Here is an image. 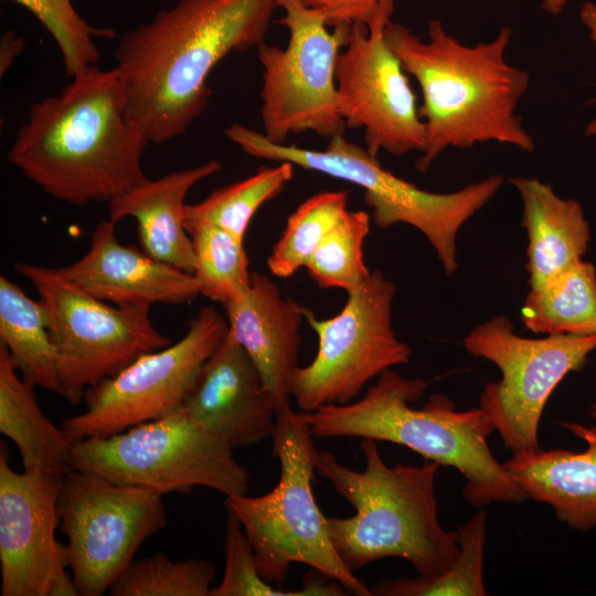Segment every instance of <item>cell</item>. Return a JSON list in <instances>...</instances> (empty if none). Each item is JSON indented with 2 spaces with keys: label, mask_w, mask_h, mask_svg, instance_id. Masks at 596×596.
Returning <instances> with one entry per match:
<instances>
[{
  "label": "cell",
  "mask_w": 596,
  "mask_h": 596,
  "mask_svg": "<svg viewBox=\"0 0 596 596\" xmlns=\"http://www.w3.org/2000/svg\"><path fill=\"white\" fill-rule=\"evenodd\" d=\"M392 14L351 25L336 66L340 114L347 128L363 129L366 151L393 156L427 146L426 126L407 72L384 38Z\"/></svg>",
  "instance_id": "9a60e30c"
},
{
  "label": "cell",
  "mask_w": 596,
  "mask_h": 596,
  "mask_svg": "<svg viewBox=\"0 0 596 596\" xmlns=\"http://www.w3.org/2000/svg\"><path fill=\"white\" fill-rule=\"evenodd\" d=\"M214 567L205 560L166 554L134 561L109 589L114 596H210Z\"/></svg>",
  "instance_id": "4dcf8cb0"
},
{
  "label": "cell",
  "mask_w": 596,
  "mask_h": 596,
  "mask_svg": "<svg viewBox=\"0 0 596 596\" xmlns=\"http://www.w3.org/2000/svg\"><path fill=\"white\" fill-rule=\"evenodd\" d=\"M313 437L301 412H295L291 404L279 408L272 436L273 456L280 465L277 485L260 496L226 497L225 507L240 520L267 583L281 584L291 564L299 563L339 582L351 594L371 596V588L339 557L328 518L315 499L318 451Z\"/></svg>",
  "instance_id": "8992f818"
},
{
  "label": "cell",
  "mask_w": 596,
  "mask_h": 596,
  "mask_svg": "<svg viewBox=\"0 0 596 596\" xmlns=\"http://www.w3.org/2000/svg\"><path fill=\"white\" fill-rule=\"evenodd\" d=\"M31 12L56 43L68 77L97 65L100 57L96 39H113L110 28L91 25L75 9L72 0H8Z\"/></svg>",
  "instance_id": "d6a6232c"
},
{
  "label": "cell",
  "mask_w": 596,
  "mask_h": 596,
  "mask_svg": "<svg viewBox=\"0 0 596 596\" xmlns=\"http://www.w3.org/2000/svg\"><path fill=\"white\" fill-rule=\"evenodd\" d=\"M221 168L219 160H210L155 180L146 178L107 203L109 220L132 217L147 254L193 275L195 256L183 222L185 198L199 181Z\"/></svg>",
  "instance_id": "44dd1931"
},
{
  "label": "cell",
  "mask_w": 596,
  "mask_h": 596,
  "mask_svg": "<svg viewBox=\"0 0 596 596\" xmlns=\"http://www.w3.org/2000/svg\"><path fill=\"white\" fill-rule=\"evenodd\" d=\"M487 512H477L457 529L459 554L443 575L375 582L373 595L380 596H486L483 556L487 535Z\"/></svg>",
  "instance_id": "4316f807"
},
{
  "label": "cell",
  "mask_w": 596,
  "mask_h": 596,
  "mask_svg": "<svg viewBox=\"0 0 596 596\" xmlns=\"http://www.w3.org/2000/svg\"><path fill=\"white\" fill-rule=\"evenodd\" d=\"M347 191H323L305 200L287 219L267 258L269 272L288 278L305 267L348 209Z\"/></svg>",
  "instance_id": "83f0119b"
},
{
  "label": "cell",
  "mask_w": 596,
  "mask_h": 596,
  "mask_svg": "<svg viewBox=\"0 0 596 596\" xmlns=\"http://www.w3.org/2000/svg\"><path fill=\"white\" fill-rule=\"evenodd\" d=\"M14 268L39 295L57 351L60 395L72 405L141 355L171 343L151 322L150 307L110 305L79 289L57 268L24 262Z\"/></svg>",
  "instance_id": "9c48e42d"
},
{
  "label": "cell",
  "mask_w": 596,
  "mask_h": 596,
  "mask_svg": "<svg viewBox=\"0 0 596 596\" xmlns=\"http://www.w3.org/2000/svg\"><path fill=\"white\" fill-rule=\"evenodd\" d=\"M224 538L225 565L220 584L210 596H340L337 581H310L297 590H283L267 583L258 572L255 554L237 517L226 508Z\"/></svg>",
  "instance_id": "1f68e13d"
},
{
  "label": "cell",
  "mask_w": 596,
  "mask_h": 596,
  "mask_svg": "<svg viewBox=\"0 0 596 596\" xmlns=\"http://www.w3.org/2000/svg\"><path fill=\"white\" fill-rule=\"evenodd\" d=\"M116 223L99 222L88 251L58 267L60 274L91 296L120 307L184 304L200 295L192 274L161 262L142 248L120 243Z\"/></svg>",
  "instance_id": "ac0fdd59"
},
{
  "label": "cell",
  "mask_w": 596,
  "mask_h": 596,
  "mask_svg": "<svg viewBox=\"0 0 596 596\" xmlns=\"http://www.w3.org/2000/svg\"><path fill=\"white\" fill-rule=\"evenodd\" d=\"M321 13L329 28L369 25L382 14H392L395 0H301Z\"/></svg>",
  "instance_id": "836d02e7"
},
{
  "label": "cell",
  "mask_w": 596,
  "mask_h": 596,
  "mask_svg": "<svg viewBox=\"0 0 596 596\" xmlns=\"http://www.w3.org/2000/svg\"><path fill=\"white\" fill-rule=\"evenodd\" d=\"M370 232L365 211L348 210L310 256L309 276L323 289L347 292L359 287L371 274L363 259V244Z\"/></svg>",
  "instance_id": "f546056e"
},
{
  "label": "cell",
  "mask_w": 596,
  "mask_h": 596,
  "mask_svg": "<svg viewBox=\"0 0 596 596\" xmlns=\"http://www.w3.org/2000/svg\"><path fill=\"white\" fill-rule=\"evenodd\" d=\"M579 19L588 31L589 38L596 47V3L586 1L579 9ZM585 136H596V116L587 124Z\"/></svg>",
  "instance_id": "d590c367"
},
{
  "label": "cell",
  "mask_w": 596,
  "mask_h": 596,
  "mask_svg": "<svg viewBox=\"0 0 596 596\" xmlns=\"http://www.w3.org/2000/svg\"><path fill=\"white\" fill-rule=\"evenodd\" d=\"M510 183L520 194L522 227L526 231V272L535 288L582 260L590 240L583 207L557 195L536 178L514 177Z\"/></svg>",
  "instance_id": "7402d4cb"
},
{
  "label": "cell",
  "mask_w": 596,
  "mask_h": 596,
  "mask_svg": "<svg viewBox=\"0 0 596 596\" xmlns=\"http://www.w3.org/2000/svg\"><path fill=\"white\" fill-rule=\"evenodd\" d=\"M521 320L540 334L596 336V268L583 259L530 288Z\"/></svg>",
  "instance_id": "d4e9b609"
},
{
  "label": "cell",
  "mask_w": 596,
  "mask_h": 596,
  "mask_svg": "<svg viewBox=\"0 0 596 596\" xmlns=\"http://www.w3.org/2000/svg\"><path fill=\"white\" fill-rule=\"evenodd\" d=\"M225 136L245 153L270 161H287L360 187L380 228L403 223L417 228L435 249L446 274L458 268L456 238L461 226L481 210L502 187L492 174L448 193L419 189L384 169L377 157L344 136L329 139L323 150L274 143L262 132L233 124Z\"/></svg>",
  "instance_id": "52a82bcc"
},
{
  "label": "cell",
  "mask_w": 596,
  "mask_h": 596,
  "mask_svg": "<svg viewBox=\"0 0 596 596\" xmlns=\"http://www.w3.org/2000/svg\"><path fill=\"white\" fill-rule=\"evenodd\" d=\"M24 49V39L12 30L7 31L0 41V74L10 68L12 63Z\"/></svg>",
  "instance_id": "e575fe53"
},
{
  "label": "cell",
  "mask_w": 596,
  "mask_h": 596,
  "mask_svg": "<svg viewBox=\"0 0 596 596\" xmlns=\"http://www.w3.org/2000/svg\"><path fill=\"white\" fill-rule=\"evenodd\" d=\"M223 307L228 331L252 359L277 411L290 404L306 308L257 272L247 289Z\"/></svg>",
  "instance_id": "d6986e66"
},
{
  "label": "cell",
  "mask_w": 596,
  "mask_h": 596,
  "mask_svg": "<svg viewBox=\"0 0 596 596\" xmlns=\"http://www.w3.org/2000/svg\"><path fill=\"white\" fill-rule=\"evenodd\" d=\"M57 513L65 565L82 596L109 592L141 544L167 524L161 494L76 469L62 477Z\"/></svg>",
  "instance_id": "30bf717a"
},
{
  "label": "cell",
  "mask_w": 596,
  "mask_h": 596,
  "mask_svg": "<svg viewBox=\"0 0 596 596\" xmlns=\"http://www.w3.org/2000/svg\"><path fill=\"white\" fill-rule=\"evenodd\" d=\"M294 164L280 161L259 168L254 174L213 191L204 200L187 204L185 228L196 224L219 226L244 240L252 219L267 201L276 198L290 182Z\"/></svg>",
  "instance_id": "484cf974"
},
{
  "label": "cell",
  "mask_w": 596,
  "mask_h": 596,
  "mask_svg": "<svg viewBox=\"0 0 596 596\" xmlns=\"http://www.w3.org/2000/svg\"><path fill=\"white\" fill-rule=\"evenodd\" d=\"M426 386L421 379L404 377L389 369L359 400L301 415L315 437L389 441L456 469L466 481L462 497L472 507L523 503L526 499L522 490L488 446L494 427L481 408L457 411L440 393L433 394L419 408L412 406Z\"/></svg>",
  "instance_id": "277c9868"
},
{
  "label": "cell",
  "mask_w": 596,
  "mask_h": 596,
  "mask_svg": "<svg viewBox=\"0 0 596 596\" xmlns=\"http://www.w3.org/2000/svg\"><path fill=\"white\" fill-rule=\"evenodd\" d=\"M276 2L289 38L285 47L266 43L257 47L263 67L262 134L279 145L306 131L328 139L344 135L336 66L351 26L329 28L323 15L301 0Z\"/></svg>",
  "instance_id": "8fae6325"
},
{
  "label": "cell",
  "mask_w": 596,
  "mask_h": 596,
  "mask_svg": "<svg viewBox=\"0 0 596 596\" xmlns=\"http://www.w3.org/2000/svg\"><path fill=\"white\" fill-rule=\"evenodd\" d=\"M127 103L117 68L92 66L32 105L8 159L56 200L108 203L147 178L141 158L149 141L128 119Z\"/></svg>",
  "instance_id": "7a4b0ae2"
},
{
  "label": "cell",
  "mask_w": 596,
  "mask_h": 596,
  "mask_svg": "<svg viewBox=\"0 0 596 596\" xmlns=\"http://www.w3.org/2000/svg\"><path fill=\"white\" fill-rule=\"evenodd\" d=\"M276 8V0H179L125 32L115 67L128 119L149 142L183 136L209 104L213 68L265 43Z\"/></svg>",
  "instance_id": "6da1fadb"
},
{
  "label": "cell",
  "mask_w": 596,
  "mask_h": 596,
  "mask_svg": "<svg viewBox=\"0 0 596 596\" xmlns=\"http://www.w3.org/2000/svg\"><path fill=\"white\" fill-rule=\"evenodd\" d=\"M227 330V320L215 308H201L179 341L141 355L88 389L85 411L65 418L62 427L75 443L113 435L175 411Z\"/></svg>",
  "instance_id": "5bb4252c"
},
{
  "label": "cell",
  "mask_w": 596,
  "mask_h": 596,
  "mask_svg": "<svg viewBox=\"0 0 596 596\" xmlns=\"http://www.w3.org/2000/svg\"><path fill=\"white\" fill-rule=\"evenodd\" d=\"M590 415L596 418V403L590 408Z\"/></svg>",
  "instance_id": "74e56055"
},
{
  "label": "cell",
  "mask_w": 596,
  "mask_h": 596,
  "mask_svg": "<svg viewBox=\"0 0 596 596\" xmlns=\"http://www.w3.org/2000/svg\"><path fill=\"white\" fill-rule=\"evenodd\" d=\"M568 0H540L542 9L552 15L560 14L566 7Z\"/></svg>",
  "instance_id": "8d00e7d4"
},
{
  "label": "cell",
  "mask_w": 596,
  "mask_h": 596,
  "mask_svg": "<svg viewBox=\"0 0 596 596\" xmlns=\"http://www.w3.org/2000/svg\"><path fill=\"white\" fill-rule=\"evenodd\" d=\"M473 356L492 362L501 373L485 385L479 407L512 455L540 449L539 427L546 403L558 383L581 369L596 349V336H518L512 322L494 317L464 340Z\"/></svg>",
  "instance_id": "4fadbf2b"
},
{
  "label": "cell",
  "mask_w": 596,
  "mask_h": 596,
  "mask_svg": "<svg viewBox=\"0 0 596 596\" xmlns=\"http://www.w3.org/2000/svg\"><path fill=\"white\" fill-rule=\"evenodd\" d=\"M0 344V432L17 446L23 470L43 469L64 475L70 469L74 440L55 426L36 402L34 386L18 375Z\"/></svg>",
  "instance_id": "603a6c76"
},
{
  "label": "cell",
  "mask_w": 596,
  "mask_h": 596,
  "mask_svg": "<svg viewBox=\"0 0 596 596\" xmlns=\"http://www.w3.org/2000/svg\"><path fill=\"white\" fill-rule=\"evenodd\" d=\"M185 230L192 241L193 276L200 295L224 306L244 292L252 274L244 240L210 224H196Z\"/></svg>",
  "instance_id": "f1b7e54d"
},
{
  "label": "cell",
  "mask_w": 596,
  "mask_h": 596,
  "mask_svg": "<svg viewBox=\"0 0 596 596\" xmlns=\"http://www.w3.org/2000/svg\"><path fill=\"white\" fill-rule=\"evenodd\" d=\"M0 344L25 382L61 394L57 351L43 306L6 276H0Z\"/></svg>",
  "instance_id": "cb8c5ba5"
},
{
  "label": "cell",
  "mask_w": 596,
  "mask_h": 596,
  "mask_svg": "<svg viewBox=\"0 0 596 596\" xmlns=\"http://www.w3.org/2000/svg\"><path fill=\"white\" fill-rule=\"evenodd\" d=\"M63 475L14 471L0 447V568L2 596L78 595L66 573L57 497Z\"/></svg>",
  "instance_id": "2e32d148"
},
{
  "label": "cell",
  "mask_w": 596,
  "mask_h": 596,
  "mask_svg": "<svg viewBox=\"0 0 596 596\" xmlns=\"http://www.w3.org/2000/svg\"><path fill=\"white\" fill-rule=\"evenodd\" d=\"M182 407L232 449L272 438L276 426L274 398L228 330L196 372Z\"/></svg>",
  "instance_id": "e0dca14e"
},
{
  "label": "cell",
  "mask_w": 596,
  "mask_h": 596,
  "mask_svg": "<svg viewBox=\"0 0 596 596\" xmlns=\"http://www.w3.org/2000/svg\"><path fill=\"white\" fill-rule=\"evenodd\" d=\"M511 34L503 28L493 40L469 46L447 33L437 19L428 23L425 41L407 26L387 22L385 41L423 96L418 111L427 146L416 161L418 171H427L447 148L497 141L526 152L535 149L517 114L530 75L505 60Z\"/></svg>",
  "instance_id": "3957f363"
},
{
  "label": "cell",
  "mask_w": 596,
  "mask_h": 596,
  "mask_svg": "<svg viewBox=\"0 0 596 596\" xmlns=\"http://www.w3.org/2000/svg\"><path fill=\"white\" fill-rule=\"evenodd\" d=\"M363 470L330 451L318 453L317 472L355 510L350 518H328L331 542L352 572L386 557L406 560L425 579L443 575L459 554L457 530L438 518L435 479L439 465H387L377 441L362 439Z\"/></svg>",
  "instance_id": "5b68a950"
},
{
  "label": "cell",
  "mask_w": 596,
  "mask_h": 596,
  "mask_svg": "<svg viewBox=\"0 0 596 596\" xmlns=\"http://www.w3.org/2000/svg\"><path fill=\"white\" fill-rule=\"evenodd\" d=\"M395 284L379 270L347 292L343 308L318 319L306 308V321L318 337V350L306 366H298L291 397L302 412L329 404H347L372 379L411 359V348L392 326Z\"/></svg>",
  "instance_id": "7c38bea8"
},
{
  "label": "cell",
  "mask_w": 596,
  "mask_h": 596,
  "mask_svg": "<svg viewBox=\"0 0 596 596\" xmlns=\"http://www.w3.org/2000/svg\"><path fill=\"white\" fill-rule=\"evenodd\" d=\"M561 425L587 448L582 453L540 448L512 455L503 465L526 500L550 505L558 521L586 532L596 526V426Z\"/></svg>",
  "instance_id": "ffe728a7"
},
{
  "label": "cell",
  "mask_w": 596,
  "mask_h": 596,
  "mask_svg": "<svg viewBox=\"0 0 596 596\" xmlns=\"http://www.w3.org/2000/svg\"><path fill=\"white\" fill-rule=\"evenodd\" d=\"M70 469L161 496L206 487L230 497L246 493L249 480L233 449L193 421L182 406L113 435L75 441Z\"/></svg>",
  "instance_id": "ba28073f"
}]
</instances>
